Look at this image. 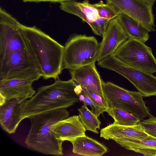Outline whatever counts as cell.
<instances>
[{
	"label": "cell",
	"instance_id": "ba28073f",
	"mask_svg": "<svg viewBox=\"0 0 156 156\" xmlns=\"http://www.w3.org/2000/svg\"><path fill=\"white\" fill-rule=\"evenodd\" d=\"M101 67L114 71L129 80L143 97L156 96V77L130 66L114 57L108 56L98 62Z\"/></svg>",
	"mask_w": 156,
	"mask_h": 156
},
{
	"label": "cell",
	"instance_id": "4316f807",
	"mask_svg": "<svg viewBox=\"0 0 156 156\" xmlns=\"http://www.w3.org/2000/svg\"><path fill=\"white\" fill-rule=\"evenodd\" d=\"M81 93L84 97L83 101V104L87 106H89L91 108V111L98 118L96 109L90 98L83 89Z\"/></svg>",
	"mask_w": 156,
	"mask_h": 156
},
{
	"label": "cell",
	"instance_id": "5bb4252c",
	"mask_svg": "<svg viewBox=\"0 0 156 156\" xmlns=\"http://www.w3.org/2000/svg\"><path fill=\"white\" fill-rule=\"evenodd\" d=\"M100 136L105 140H112L117 143L128 139H143L151 136L139 124L132 126H122L113 123L101 129Z\"/></svg>",
	"mask_w": 156,
	"mask_h": 156
},
{
	"label": "cell",
	"instance_id": "9a60e30c",
	"mask_svg": "<svg viewBox=\"0 0 156 156\" xmlns=\"http://www.w3.org/2000/svg\"><path fill=\"white\" fill-rule=\"evenodd\" d=\"M23 102L20 103L16 99H12L0 105V126L9 134L15 133L21 121V112Z\"/></svg>",
	"mask_w": 156,
	"mask_h": 156
},
{
	"label": "cell",
	"instance_id": "30bf717a",
	"mask_svg": "<svg viewBox=\"0 0 156 156\" xmlns=\"http://www.w3.org/2000/svg\"><path fill=\"white\" fill-rule=\"evenodd\" d=\"M119 12L135 20L149 32L156 31L152 5L141 0H106Z\"/></svg>",
	"mask_w": 156,
	"mask_h": 156
},
{
	"label": "cell",
	"instance_id": "cb8c5ba5",
	"mask_svg": "<svg viewBox=\"0 0 156 156\" xmlns=\"http://www.w3.org/2000/svg\"><path fill=\"white\" fill-rule=\"evenodd\" d=\"M90 98L96 109L98 117L101 114L106 112L107 106L105 99L96 92L90 90L83 88Z\"/></svg>",
	"mask_w": 156,
	"mask_h": 156
},
{
	"label": "cell",
	"instance_id": "52a82bcc",
	"mask_svg": "<svg viewBox=\"0 0 156 156\" xmlns=\"http://www.w3.org/2000/svg\"><path fill=\"white\" fill-rule=\"evenodd\" d=\"M41 76L26 48L0 58V79H19L34 82Z\"/></svg>",
	"mask_w": 156,
	"mask_h": 156
},
{
	"label": "cell",
	"instance_id": "f1b7e54d",
	"mask_svg": "<svg viewBox=\"0 0 156 156\" xmlns=\"http://www.w3.org/2000/svg\"><path fill=\"white\" fill-rule=\"evenodd\" d=\"M153 5L155 0H141Z\"/></svg>",
	"mask_w": 156,
	"mask_h": 156
},
{
	"label": "cell",
	"instance_id": "5b68a950",
	"mask_svg": "<svg viewBox=\"0 0 156 156\" xmlns=\"http://www.w3.org/2000/svg\"><path fill=\"white\" fill-rule=\"evenodd\" d=\"M103 94L107 107L127 111L140 121L150 114L148 108L138 91H131L110 82L102 81Z\"/></svg>",
	"mask_w": 156,
	"mask_h": 156
},
{
	"label": "cell",
	"instance_id": "d4e9b609",
	"mask_svg": "<svg viewBox=\"0 0 156 156\" xmlns=\"http://www.w3.org/2000/svg\"><path fill=\"white\" fill-rule=\"evenodd\" d=\"M110 20L99 17L89 26L96 35L102 37L104 34Z\"/></svg>",
	"mask_w": 156,
	"mask_h": 156
},
{
	"label": "cell",
	"instance_id": "e0dca14e",
	"mask_svg": "<svg viewBox=\"0 0 156 156\" xmlns=\"http://www.w3.org/2000/svg\"><path fill=\"white\" fill-rule=\"evenodd\" d=\"M59 3L62 10L78 17L89 25L100 17L97 9L87 0L82 2L67 1Z\"/></svg>",
	"mask_w": 156,
	"mask_h": 156
},
{
	"label": "cell",
	"instance_id": "83f0119b",
	"mask_svg": "<svg viewBox=\"0 0 156 156\" xmlns=\"http://www.w3.org/2000/svg\"><path fill=\"white\" fill-rule=\"evenodd\" d=\"M24 2H57L60 3L62 2L70 0H22Z\"/></svg>",
	"mask_w": 156,
	"mask_h": 156
},
{
	"label": "cell",
	"instance_id": "8fae6325",
	"mask_svg": "<svg viewBox=\"0 0 156 156\" xmlns=\"http://www.w3.org/2000/svg\"><path fill=\"white\" fill-rule=\"evenodd\" d=\"M102 37L97 59L98 62L112 55L129 38L117 17L109 21Z\"/></svg>",
	"mask_w": 156,
	"mask_h": 156
},
{
	"label": "cell",
	"instance_id": "ffe728a7",
	"mask_svg": "<svg viewBox=\"0 0 156 156\" xmlns=\"http://www.w3.org/2000/svg\"><path fill=\"white\" fill-rule=\"evenodd\" d=\"M125 149L144 156H156V138L151 136L143 139H128L117 143Z\"/></svg>",
	"mask_w": 156,
	"mask_h": 156
},
{
	"label": "cell",
	"instance_id": "d6986e66",
	"mask_svg": "<svg viewBox=\"0 0 156 156\" xmlns=\"http://www.w3.org/2000/svg\"><path fill=\"white\" fill-rule=\"evenodd\" d=\"M117 17L129 38L144 43L148 41L149 37V31L138 21L120 12Z\"/></svg>",
	"mask_w": 156,
	"mask_h": 156
},
{
	"label": "cell",
	"instance_id": "f546056e",
	"mask_svg": "<svg viewBox=\"0 0 156 156\" xmlns=\"http://www.w3.org/2000/svg\"></svg>",
	"mask_w": 156,
	"mask_h": 156
},
{
	"label": "cell",
	"instance_id": "7402d4cb",
	"mask_svg": "<svg viewBox=\"0 0 156 156\" xmlns=\"http://www.w3.org/2000/svg\"><path fill=\"white\" fill-rule=\"evenodd\" d=\"M106 112L114 119V123L119 125L134 126L141 121L135 115L124 110L108 107Z\"/></svg>",
	"mask_w": 156,
	"mask_h": 156
},
{
	"label": "cell",
	"instance_id": "44dd1931",
	"mask_svg": "<svg viewBox=\"0 0 156 156\" xmlns=\"http://www.w3.org/2000/svg\"><path fill=\"white\" fill-rule=\"evenodd\" d=\"M78 110L79 119L86 130L98 133L97 129H100L101 122L98 117L85 104Z\"/></svg>",
	"mask_w": 156,
	"mask_h": 156
},
{
	"label": "cell",
	"instance_id": "7c38bea8",
	"mask_svg": "<svg viewBox=\"0 0 156 156\" xmlns=\"http://www.w3.org/2000/svg\"><path fill=\"white\" fill-rule=\"evenodd\" d=\"M32 80L19 79L0 80V105L5 100L16 99L22 103L36 93Z\"/></svg>",
	"mask_w": 156,
	"mask_h": 156
},
{
	"label": "cell",
	"instance_id": "484cf974",
	"mask_svg": "<svg viewBox=\"0 0 156 156\" xmlns=\"http://www.w3.org/2000/svg\"><path fill=\"white\" fill-rule=\"evenodd\" d=\"M145 132L150 136L156 138V118L151 114L149 118L143 120L139 123Z\"/></svg>",
	"mask_w": 156,
	"mask_h": 156
},
{
	"label": "cell",
	"instance_id": "277c9868",
	"mask_svg": "<svg viewBox=\"0 0 156 156\" xmlns=\"http://www.w3.org/2000/svg\"><path fill=\"white\" fill-rule=\"evenodd\" d=\"M100 43L93 36L73 34L65 44L63 60V69L69 70L95 63Z\"/></svg>",
	"mask_w": 156,
	"mask_h": 156
},
{
	"label": "cell",
	"instance_id": "6da1fadb",
	"mask_svg": "<svg viewBox=\"0 0 156 156\" xmlns=\"http://www.w3.org/2000/svg\"><path fill=\"white\" fill-rule=\"evenodd\" d=\"M26 49L43 79L58 78L63 69L64 46L35 26L20 25Z\"/></svg>",
	"mask_w": 156,
	"mask_h": 156
},
{
	"label": "cell",
	"instance_id": "ac0fdd59",
	"mask_svg": "<svg viewBox=\"0 0 156 156\" xmlns=\"http://www.w3.org/2000/svg\"><path fill=\"white\" fill-rule=\"evenodd\" d=\"M73 152L85 156H102L108 151V147L95 139L86 135L76 138L70 142Z\"/></svg>",
	"mask_w": 156,
	"mask_h": 156
},
{
	"label": "cell",
	"instance_id": "8992f818",
	"mask_svg": "<svg viewBox=\"0 0 156 156\" xmlns=\"http://www.w3.org/2000/svg\"><path fill=\"white\" fill-rule=\"evenodd\" d=\"M112 55L134 68L151 74L156 73V58L152 49L140 41L129 38Z\"/></svg>",
	"mask_w": 156,
	"mask_h": 156
},
{
	"label": "cell",
	"instance_id": "7a4b0ae2",
	"mask_svg": "<svg viewBox=\"0 0 156 156\" xmlns=\"http://www.w3.org/2000/svg\"><path fill=\"white\" fill-rule=\"evenodd\" d=\"M76 85L70 79L55 80L52 84L39 87L35 94L22 103L21 121L30 116L60 108H66L79 101L74 89Z\"/></svg>",
	"mask_w": 156,
	"mask_h": 156
},
{
	"label": "cell",
	"instance_id": "9c48e42d",
	"mask_svg": "<svg viewBox=\"0 0 156 156\" xmlns=\"http://www.w3.org/2000/svg\"><path fill=\"white\" fill-rule=\"evenodd\" d=\"M21 23L1 7L0 9V58L26 48L20 28Z\"/></svg>",
	"mask_w": 156,
	"mask_h": 156
},
{
	"label": "cell",
	"instance_id": "3957f363",
	"mask_svg": "<svg viewBox=\"0 0 156 156\" xmlns=\"http://www.w3.org/2000/svg\"><path fill=\"white\" fill-rule=\"evenodd\" d=\"M69 117L66 108H60L32 115L31 126L24 143L28 148L43 154L63 155L64 141L57 139L53 129L54 125Z\"/></svg>",
	"mask_w": 156,
	"mask_h": 156
},
{
	"label": "cell",
	"instance_id": "603a6c76",
	"mask_svg": "<svg viewBox=\"0 0 156 156\" xmlns=\"http://www.w3.org/2000/svg\"><path fill=\"white\" fill-rule=\"evenodd\" d=\"M92 5L97 9L100 17L110 20L117 17L119 13L113 6L107 3L105 4L102 1Z\"/></svg>",
	"mask_w": 156,
	"mask_h": 156
},
{
	"label": "cell",
	"instance_id": "4fadbf2b",
	"mask_svg": "<svg viewBox=\"0 0 156 156\" xmlns=\"http://www.w3.org/2000/svg\"><path fill=\"white\" fill-rule=\"evenodd\" d=\"M69 72L71 79L76 85H79L83 88L93 90L104 98L102 87V80L95 63L70 70Z\"/></svg>",
	"mask_w": 156,
	"mask_h": 156
},
{
	"label": "cell",
	"instance_id": "2e32d148",
	"mask_svg": "<svg viewBox=\"0 0 156 156\" xmlns=\"http://www.w3.org/2000/svg\"><path fill=\"white\" fill-rule=\"evenodd\" d=\"M86 129L79 115H73L58 122L54 126L53 131L55 138L70 142L79 137L85 136Z\"/></svg>",
	"mask_w": 156,
	"mask_h": 156
}]
</instances>
